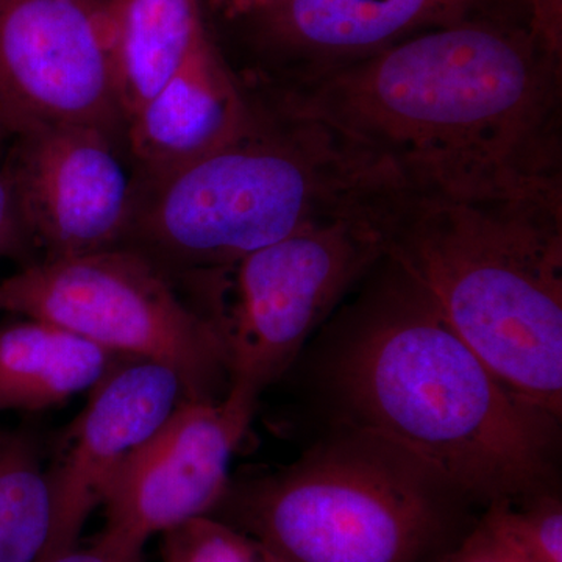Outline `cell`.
Returning a JSON list of instances; mask_svg holds the SVG:
<instances>
[{"instance_id":"6da1fadb","label":"cell","mask_w":562,"mask_h":562,"mask_svg":"<svg viewBox=\"0 0 562 562\" xmlns=\"http://www.w3.org/2000/svg\"><path fill=\"white\" fill-rule=\"evenodd\" d=\"M249 92L331 125L412 190L562 184L561 35L531 0L292 87Z\"/></svg>"},{"instance_id":"7a4b0ae2","label":"cell","mask_w":562,"mask_h":562,"mask_svg":"<svg viewBox=\"0 0 562 562\" xmlns=\"http://www.w3.org/2000/svg\"><path fill=\"white\" fill-rule=\"evenodd\" d=\"M322 327L331 425L401 443L484 508L554 492L561 417L508 390L386 254Z\"/></svg>"},{"instance_id":"3957f363","label":"cell","mask_w":562,"mask_h":562,"mask_svg":"<svg viewBox=\"0 0 562 562\" xmlns=\"http://www.w3.org/2000/svg\"><path fill=\"white\" fill-rule=\"evenodd\" d=\"M375 225L508 390L562 419V184L449 194L398 187Z\"/></svg>"},{"instance_id":"277c9868","label":"cell","mask_w":562,"mask_h":562,"mask_svg":"<svg viewBox=\"0 0 562 562\" xmlns=\"http://www.w3.org/2000/svg\"><path fill=\"white\" fill-rule=\"evenodd\" d=\"M250 116L220 149L151 183H135L121 247L179 286L294 233L368 220L401 180L316 117L246 92Z\"/></svg>"},{"instance_id":"5b68a950","label":"cell","mask_w":562,"mask_h":562,"mask_svg":"<svg viewBox=\"0 0 562 562\" xmlns=\"http://www.w3.org/2000/svg\"><path fill=\"white\" fill-rule=\"evenodd\" d=\"M472 505L401 443L331 425L291 464L231 480L211 516L290 562H431Z\"/></svg>"},{"instance_id":"8992f818","label":"cell","mask_w":562,"mask_h":562,"mask_svg":"<svg viewBox=\"0 0 562 562\" xmlns=\"http://www.w3.org/2000/svg\"><path fill=\"white\" fill-rule=\"evenodd\" d=\"M0 312L46 321L117 357L160 362L187 401H220L231 386L220 328L138 251H94L29 262L0 281Z\"/></svg>"},{"instance_id":"52a82bcc","label":"cell","mask_w":562,"mask_h":562,"mask_svg":"<svg viewBox=\"0 0 562 562\" xmlns=\"http://www.w3.org/2000/svg\"><path fill=\"white\" fill-rule=\"evenodd\" d=\"M372 217L314 225L180 284L220 328L233 390L260 398L384 257Z\"/></svg>"},{"instance_id":"ba28073f","label":"cell","mask_w":562,"mask_h":562,"mask_svg":"<svg viewBox=\"0 0 562 562\" xmlns=\"http://www.w3.org/2000/svg\"><path fill=\"white\" fill-rule=\"evenodd\" d=\"M57 125L125 144L106 0H0V132Z\"/></svg>"},{"instance_id":"9c48e42d","label":"cell","mask_w":562,"mask_h":562,"mask_svg":"<svg viewBox=\"0 0 562 562\" xmlns=\"http://www.w3.org/2000/svg\"><path fill=\"white\" fill-rule=\"evenodd\" d=\"M3 169L38 260L124 243L135 202L124 140L90 125L41 128L14 136Z\"/></svg>"},{"instance_id":"30bf717a","label":"cell","mask_w":562,"mask_h":562,"mask_svg":"<svg viewBox=\"0 0 562 562\" xmlns=\"http://www.w3.org/2000/svg\"><path fill=\"white\" fill-rule=\"evenodd\" d=\"M258 401L233 387L220 401L184 398L114 476L102 503L103 531L144 547L151 536L211 516Z\"/></svg>"},{"instance_id":"8fae6325","label":"cell","mask_w":562,"mask_h":562,"mask_svg":"<svg viewBox=\"0 0 562 562\" xmlns=\"http://www.w3.org/2000/svg\"><path fill=\"white\" fill-rule=\"evenodd\" d=\"M524 0H269L232 20L255 58L233 69L247 90H280L402 41Z\"/></svg>"},{"instance_id":"7c38bea8","label":"cell","mask_w":562,"mask_h":562,"mask_svg":"<svg viewBox=\"0 0 562 562\" xmlns=\"http://www.w3.org/2000/svg\"><path fill=\"white\" fill-rule=\"evenodd\" d=\"M184 398L183 383L168 366L127 357L114 361L46 464L54 525L38 562L77 547L122 464Z\"/></svg>"},{"instance_id":"4fadbf2b","label":"cell","mask_w":562,"mask_h":562,"mask_svg":"<svg viewBox=\"0 0 562 562\" xmlns=\"http://www.w3.org/2000/svg\"><path fill=\"white\" fill-rule=\"evenodd\" d=\"M249 116V98L209 33L125 124L135 183L165 179L201 160L235 138Z\"/></svg>"},{"instance_id":"5bb4252c","label":"cell","mask_w":562,"mask_h":562,"mask_svg":"<svg viewBox=\"0 0 562 562\" xmlns=\"http://www.w3.org/2000/svg\"><path fill=\"white\" fill-rule=\"evenodd\" d=\"M117 355L76 333L31 319L0 325V413H41L90 392Z\"/></svg>"},{"instance_id":"9a60e30c","label":"cell","mask_w":562,"mask_h":562,"mask_svg":"<svg viewBox=\"0 0 562 562\" xmlns=\"http://www.w3.org/2000/svg\"><path fill=\"white\" fill-rule=\"evenodd\" d=\"M125 124L209 35L203 0H106Z\"/></svg>"},{"instance_id":"2e32d148","label":"cell","mask_w":562,"mask_h":562,"mask_svg":"<svg viewBox=\"0 0 562 562\" xmlns=\"http://www.w3.org/2000/svg\"><path fill=\"white\" fill-rule=\"evenodd\" d=\"M52 525L54 502L38 438L0 430V562H38Z\"/></svg>"},{"instance_id":"e0dca14e","label":"cell","mask_w":562,"mask_h":562,"mask_svg":"<svg viewBox=\"0 0 562 562\" xmlns=\"http://www.w3.org/2000/svg\"><path fill=\"white\" fill-rule=\"evenodd\" d=\"M482 522L517 562H562V503L554 492L522 503H492Z\"/></svg>"},{"instance_id":"ac0fdd59","label":"cell","mask_w":562,"mask_h":562,"mask_svg":"<svg viewBox=\"0 0 562 562\" xmlns=\"http://www.w3.org/2000/svg\"><path fill=\"white\" fill-rule=\"evenodd\" d=\"M260 542L214 516L180 525L161 536L162 562H257Z\"/></svg>"},{"instance_id":"d6986e66","label":"cell","mask_w":562,"mask_h":562,"mask_svg":"<svg viewBox=\"0 0 562 562\" xmlns=\"http://www.w3.org/2000/svg\"><path fill=\"white\" fill-rule=\"evenodd\" d=\"M431 562H517L490 528L479 520L471 530Z\"/></svg>"},{"instance_id":"ffe728a7","label":"cell","mask_w":562,"mask_h":562,"mask_svg":"<svg viewBox=\"0 0 562 562\" xmlns=\"http://www.w3.org/2000/svg\"><path fill=\"white\" fill-rule=\"evenodd\" d=\"M29 251L32 247L22 227L16 199L5 169L0 166V258L22 257Z\"/></svg>"},{"instance_id":"44dd1931","label":"cell","mask_w":562,"mask_h":562,"mask_svg":"<svg viewBox=\"0 0 562 562\" xmlns=\"http://www.w3.org/2000/svg\"><path fill=\"white\" fill-rule=\"evenodd\" d=\"M144 547L102 531L90 547H74L44 562H144Z\"/></svg>"},{"instance_id":"7402d4cb","label":"cell","mask_w":562,"mask_h":562,"mask_svg":"<svg viewBox=\"0 0 562 562\" xmlns=\"http://www.w3.org/2000/svg\"><path fill=\"white\" fill-rule=\"evenodd\" d=\"M260 0H203V5L209 7L214 13L221 14L224 20H233L247 10L254 9Z\"/></svg>"},{"instance_id":"603a6c76","label":"cell","mask_w":562,"mask_h":562,"mask_svg":"<svg viewBox=\"0 0 562 562\" xmlns=\"http://www.w3.org/2000/svg\"><path fill=\"white\" fill-rule=\"evenodd\" d=\"M260 542V541H258ZM257 562H290L280 557L279 553L272 552L271 549L260 542V553H258Z\"/></svg>"},{"instance_id":"cb8c5ba5","label":"cell","mask_w":562,"mask_h":562,"mask_svg":"<svg viewBox=\"0 0 562 562\" xmlns=\"http://www.w3.org/2000/svg\"><path fill=\"white\" fill-rule=\"evenodd\" d=\"M266 2H269V0H260V2H258L257 5L254 7V9H257V7H260V5H262V3H266ZM254 9H250V10H254ZM246 13H247V11H246Z\"/></svg>"},{"instance_id":"d4e9b609","label":"cell","mask_w":562,"mask_h":562,"mask_svg":"<svg viewBox=\"0 0 562 562\" xmlns=\"http://www.w3.org/2000/svg\"><path fill=\"white\" fill-rule=\"evenodd\" d=\"M0 136H3V135H2V132H0Z\"/></svg>"}]
</instances>
